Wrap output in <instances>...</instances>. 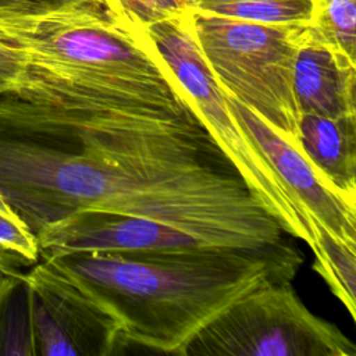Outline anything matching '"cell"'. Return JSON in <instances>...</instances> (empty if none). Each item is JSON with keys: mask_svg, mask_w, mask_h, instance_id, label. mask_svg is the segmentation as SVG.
<instances>
[{"mask_svg": "<svg viewBox=\"0 0 356 356\" xmlns=\"http://www.w3.org/2000/svg\"><path fill=\"white\" fill-rule=\"evenodd\" d=\"M0 191L35 236L71 213L106 210L218 248L260 252L291 242L204 125L0 115Z\"/></svg>", "mask_w": 356, "mask_h": 356, "instance_id": "cell-1", "label": "cell"}, {"mask_svg": "<svg viewBox=\"0 0 356 356\" xmlns=\"http://www.w3.org/2000/svg\"><path fill=\"white\" fill-rule=\"evenodd\" d=\"M120 325L125 341L185 355L192 338L241 296L291 281L302 252L197 248L163 252H81L43 257Z\"/></svg>", "mask_w": 356, "mask_h": 356, "instance_id": "cell-2", "label": "cell"}, {"mask_svg": "<svg viewBox=\"0 0 356 356\" xmlns=\"http://www.w3.org/2000/svg\"><path fill=\"white\" fill-rule=\"evenodd\" d=\"M0 25L26 56L19 103L203 124L146 29L120 17L103 0L33 17L0 14Z\"/></svg>", "mask_w": 356, "mask_h": 356, "instance_id": "cell-3", "label": "cell"}, {"mask_svg": "<svg viewBox=\"0 0 356 356\" xmlns=\"http://www.w3.org/2000/svg\"><path fill=\"white\" fill-rule=\"evenodd\" d=\"M202 54L224 92L299 147L292 75L307 24H266L193 10Z\"/></svg>", "mask_w": 356, "mask_h": 356, "instance_id": "cell-4", "label": "cell"}, {"mask_svg": "<svg viewBox=\"0 0 356 356\" xmlns=\"http://www.w3.org/2000/svg\"><path fill=\"white\" fill-rule=\"evenodd\" d=\"M192 13L146 26L157 51L189 95L199 117L231 165L281 228L316 249L317 235L282 185L277 171L234 118L224 90L199 47Z\"/></svg>", "mask_w": 356, "mask_h": 356, "instance_id": "cell-5", "label": "cell"}, {"mask_svg": "<svg viewBox=\"0 0 356 356\" xmlns=\"http://www.w3.org/2000/svg\"><path fill=\"white\" fill-rule=\"evenodd\" d=\"M184 356H356V346L312 313L285 280L231 303L192 338Z\"/></svg>", "mask_w": 356, "mask_h": 356, "instance_id": "cell-6", "label": "cell"}, {"mask_svg": "<svg viewBox=\"0 0 356 356\" xmlns=\"http://www.w3.org/2000/svg\"><path fill=\"white\" fill-rule=\"evenodd\" d=\"M36 356H108L124 339L117 321L42 260L24 273Z\"/></svg>", "mask_w": 356, "mask_h": 356, "instance_id": "cell-7", "label": "cell"}, {"mask_svg": "<svg viewBox=\"0 0 356 356\" xmlns=\"http://www.w3.org/2000/svg\"><path fill=\"white\" fill-rule=\"evenodd\" d=\"M224 96L234 118L266 154L288 193L312 222L316 235L323 228L339 241L356 245V202L349 200L331 185L313 167L300 147L286 142L234 96L227 92Z\"/></svg>", "mask_w": 356, "mask_h": 356, "instance_id": "cell-8", "label": "cell"}, {"mask_svg": "<svg viewBox=\"0 0 356 356\" xmlns=\"http://www.w3.org/2000/svg\"><path fill=\"white\" fill-rule=\"evenodd\" d=\"M40 259L81 252H163L218 248L172 225L139 216L81 210L36 235Z\"/></svg>", "mask_w": 356, "mask_h": 356, "instance_id": "cell-9", "label": "cell"}, {"mask_svg": "<svg viewBox=\"0 0 356 356\" xmlns=\"http://www.w3.org/2000/svg\"><path fill=\"white\" fill-rule=\"evenodd\" d=\"M292 88L299 114H356V61L320 40L309 25L296 54Z\"/></svg>", "mask_w": 356, "mask_h": 356, "instance_id": "cell-10", "label": "cell"}, {"mask_svg": "<svg viewBox=\"0 0 356 356\" xmlns=\"http://www.w3.org/2000/svg\"><path fill=\"white\" fill-rule=\"evenodd\" d=\"M299 147L331 185L356 202V114H300Z\"/></svg>", "mask_w": 356, "mask_h": 356, "instance_id": "cell-11", "label": "cell"}, {"mask_svg": "<svg viewBox=\"0 0 356 356\" xmlns=\"http://www.w3.org/2000/svg\"><path fill=\"white\" fill-rule=\"evenodd\" d=\"M0 356H36L24 273L0 277Z\"/></svg>", "mask_w": 356, "mask_h": 356, "instance_id": "cell-12", "label": "cell"}, {"mask_svg": "<svg viewBox=\"0 0 356 356\" xmlns=\"http://www.w3.org/2000/svg\"><path fill=\"white\" fill-rule=\"evenodd\" d=\"M313 268L331 292L342 302L350 317L356 318V245H349L320 228L316 242Z\"/></svg>", "mask_w": 356, "mask_h": 356, "instance_id": "cell-13", "label": "cell"}, {"mask_svg": "<svg viewBox=\"0 0 356 356\" xmlns=\"http://www.w3.org/2000/svg\"><path fill=\"white\" fill-rule=\"evenodd\" d=\"M307 25L320 40L356 61V0H312Z\"/></svg>", "mask_w": 356, "mask_h": 356, "instance_id": "cell-14", "label": "cell"}, {"mask_svg": "<svg viewBox=\"0 0 356 356\" xmlns=\"http://www.w3.org/2000/svg\"><path fill=\"white\" fill-rule=\"evenodd\" d=\"M36 236L17 216L0 191V271L19 274L39 261Z\"/></svg>", "mask_w": 356, "mask_h": 356, "instance_id": "cell-15", "label": "cell"}, {"mask_svg": "<svg viewBox=\"0 0 356 356\" xmlns=\"http://www.w3.org/2000/svg\"><path fill=\"white\" fill-rule=\"evenodd\" d=\"M114 13L146 28L154 22L196 10L195 0H103Z\"/></svg>", "mask_w": 356, "mask_h": 356, "instance_id": "cell-16", "label": "cell"}, {"mask_svg": "<svg viewBox=\"0 0 356 356\" xmlns=\"http://www.w3.org/2000/svg\"><path fill=\"white\" fill-rule=\"evenodd\" d=\"M83 1L88 0H0V14L33 17L64 10Z\"/></svg>", "mask_w": 356, "mask_h": 356, "instance_id": "cell-17", "label": "cell"}, {"mask_svg": "<svg viewBox=\"0 0 356 356\" xmlns=\"http://www.w3.org/2000/svg\"><path fill=\"white\" fill-rule=\"evenodd\" d=\"M196 10L225 15L227 10L238 0H195Z\"/></svg>", "mask_w": 356, "mask_h": 356, "instance_id": "cell-18", "label": "cell"}, {"mask_svg": "<svg viewBox=\"0 0 356 356\" xmlns=\"http://www.w3.org/2000/svg\"><path fill=\"white\" fill-rule=\"evenodd\" d=\"M14 111V102L8 100H0V115L11 114Z\"/></svg>", "mask_w": 356, "mask_h": 356, "instance_id": "cell-19", "label": "cell"}, {"mask_svg": "<svg viewBox=\"0 0 356 356\" xmlns=\"http://www.w3.org/2000/svg\"><path fill=\"white\" fill-rule=\"evenodd\" d=\"M1 275H3V274H1V273H0V277H1Z\"/></svg>", "mask_w": 356, "mask_h": 356, "instance_id": "cell-20", "label": "cell"}]
</instances>
